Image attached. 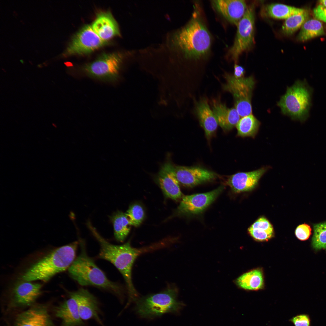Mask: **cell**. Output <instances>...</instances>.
I'll return each instance as SVG.
<instances>
[{"mask_svg": "<svg viewBox=\"0 0 326 326\" xmlns=\"http://www.w3.org/2000/svg\"><path fill=\"white\" fill-rule=\"evenodd\" d=\"M87 225L100 245L98 257L113 264L123 276L128 293V300L126 305L128 306L139 297L132 281V269L134 263L141 254L154 249L151 247L146 248H134L129 242L120 245L111 244L101 236L89 221L88 222Z\"/></svg>", "mask_w": 326, "mask_h": 326, "instance_id": "6da1fadb", "label": "cell"}, {"mask_svg": "<svg viewBox=\"0 0 326 326\" xmlns=\"http://www.w3.org/2000/svg\"><path fill=\"white\" fill-rule=\"evenodd\" d=\"M199 12L195 8L189 22L171 39L172 46L187 59H202L210 50L211 36Z\"/></svg>", "mask_w": 326, "mask_h": 326, "instance_id": "7a4b0ae2", "label": "cell"}, {"mask_svg": "<svg viewBox=\"0 0 326 326\" xmlns=\"http://www.w3.org/2000/svg\"><path fill=\"white\" fill-rule=\"evenodd\" d=\"M79 243L73 242L53 250L32 264L22 276L24 281H48L69 268L75 260Z\"/></svg>", "mask_w": 326, "mask_h": 326, "instance_id": "3957f363", "label": "cell"}, {"mask_svg": "<svg viewBox=\"0 0 326 326\" xmlns=\"http://www.w3.org/2000/svg\"><path fill=\"white\" fill-rule=\"evenodd\" d=\"M80 246V254L68 269L70 276L81 286H94L107 290L122 300L124 296L123 288L107 278L88 255L82 242Z\"/></svg>", "mask_w": 326, "mask_h": 326, "instance_id": "277c9868", "label": "cell"}, {"mask_svg": "<svg viewBox=\"0 0 326 326\" xmlns=\"http://www.w3.org/2000/svg\"><path fill=\"white\" fill-rule=\"evenodd\" d=\"M178 291L168 287L159 293L139 297L135 301V309L141 317L152 318L168 313L179 312L184 304L177 299Z\"/></svg>", "mask_w": 326, "mask_h": 326, "instance_id": "5b68a950", "label": "cell"}, {"mask_svg": "<svg viewBox=\"0 0 326 326\" xmlns=\"http://www.w3.org/2000/svg\"><path fill=\"white\" fill-rule=\"evenodd\" d=\"M311 94V89L306 82L297 81L287 87L277 104L283 114L292 119L304 121L308 116Z\"/></svg>", "mask_w": 326, "mask_h": 326, "instance_id": "8992f818", "label": "cell"}, {"mask_svg": "<svg viewBox=\"0 0 326 326\" xmlns=\"http://www.w3.org/2000/svg\"><path fill=\"white\" fill-rule=\"evenodd\" d=\"M224 77L226 82L223 88L232 94L235 108L240 116L243 117L252 114L251 101L255 84L254 77L250 76L237 78L227 73Z\"/></svg>", "mask_w": 326, "mask_h": 326, "instance_id": "52a82bcc", "label": "cell"}, {"mask_svg": "<svg viewBox=\"0 0 326 326\" xmlns=\"http://www.w3.org/2000/svg\"><path fill=\"white\" fill-rule=\"evenodd\" d=\"M122 54L104 53L81 68V71L89 77L104 81L113 82L118 78L123 60Z\"/></svg>", "mask_w": 326, "mask_h": 326, "instance_id": "ba28073f", "label": "cell"}, {"mask_svg": "<svg viewBox=\"0 0 326 326\" xmlns=\"http://www.w3.org/2000/svg\"><path fill=\"white\" fill-rule=\"evenodd\" d=\"M255 7L247 6L245 13L237 27L236 35L232 46L229 50V57L237 62L240 55L250 49L254 42Z\"/></svg>", "mask_w": 326, "mask_h": 326, "instance_id": "9c48e42d", "label": "cell"}, {"mask_svg": "<svg viewBox=\"0 0 326 326\" xmlns=\"http://www.w3.org/2000/svg\"><path fill=\"white\" fill-rule=\"evenodd\" d=\"M107 43L94 32L91 26L86 25L73 37L65 54L67 56L87 54Z\"/></svg>", "mask_w": 326, "mask_h": 326, "instance_id": "30bf717a", "label": "cell"}, {"mask_svg": "<svg viewBox=\"0 0 326 326\" xmlns=\"http://www.w3.org/2000/svg\"><path fill=\"white\" fill-rule=\"evenodd\" d=\"M224 188L222 185L209 192L183 197L177 209V213L194 215L201 213L214 201Z\"/></svg>", "mask_w": 326, "mask_h": 326, "instance_id": "8fae6325", "label": "cell"}, {"mask_svg": "<svg viewBox=\"0 0 326 326\" xmlns=\"http://www.w3.org/2000/svg\"><path fill=\"white\" fill-rule=\"evenodd\" d=\"M24 281L18 284L13 289L8 304L10 309L30 307L40 294L41 284Z\"/></svg>", "mask_w": 326, "mask_h": 326, "instance_id": "7c38bea8", "label": "cell"}, {"mask_svg": "<svg viewBox=\"0 0 326 326\" xmlns=\"http://www.w3.org/2000/svg\"><path fill=\"white\" fill-rule=\"evenodd\" d=\"M174 171L179 183L187 187L212 181L217 176L213 172L198 167L174 166Z\"/></svg>", "mask_w": 326, "mask_h": 326, "instance_id": "4fadbf2b", "label": "cell"}, {"mask_svg": "<svg viewBox=\"0 0 326 326\" xmlns=\"http://www.w3.org/2000/svg\"><path fill=\"white\" fill-rule=\"evenodd\" d=\"M13 326H54L48 307L33 305L16 316Z\"/></svg>", "mask_w": 326, "mask_h": 326, "instance_id": "5bb4252c", "label": "cell"}, {"mask_svg": "<svg viewBox=\"0 0 326 326\" xmlns=\"http://www.w3.org/2000/svg\"><path fill=\"white\" fill-rule=\"evenodd\" d=\"M71 292L76 299L79 315L82 320L94 319L101 326H105L100 317L99 302L93 295L83 288Z\"/></svg>", "mask_w": 326, "mask_h": 326, "instance_id": "9a60e30c", "label": "cell"}, {"mask_svg": "<svg viewBox=\"0 0 326 326\" xmlns=\"http://www.w3.org/2000/svg\"><path fill=\"white\" fill-rule=\"evenodd\" d=\"M155 179L166 197L175 200L183 197L179 183L174 173V166L170 162L162 165Z\"/></svg>", "mask_w": 326, "mask_h": 326, "instance_id": "2e32d148", "label": "cell"}, {"mask_svg": "<svg viewBox=\"0 0 326 326\" xmlns=\"http://www.w3.org/2000/svg\"><path fill=\"white\" fill-rule=\"evenodd\" d=\"M267 169L266 167H262L252 171L237 173L229 177L227 184L235 193L251 191L257 186Z\"/></svg>", "mask_w": 326, "mask_h": 326, "instance_id": "e0dca14e", "label": "cell"}, {"mask_svg": "<svg viewBox=\"0 0 326 326\" xmlns=\"http://www.w3.org/2000/svg\"><path fill=\"white\" fill-rule=\"evenodd\" d=\"M69 298L56 307L55 315L61 321L60 326H85L81 318L75 298L69 293Z\"/></svg>", "mask_w": 326, "mask_h": 326, "instance_id": "ac0fdd59", "label": "cell"}, {"mask_svg": "<svg viewBox=\"0 0 326 326\" xmlns=\"http://www.w3.org/2000/svg\"><path fill=\"white\" fill-rule=\"evenodd\" d=\"M211 2L219 13L230 23L236 26L247 8L245 0H213Z\"/></svg>", "mask_w": 326, "mask_h": 326, "instance_id": "d6986e66", "label": "cell"}, {"mask_svg": "<svg viewBox=\"0 0 326 326\" xmlns=\"http://www.w3.org/2000/svg\"><path fill=\"white\" fill-rule=\"evenodd\" d=\"M91 26L94 32L105 41L120 35L118 24L109 11L98 13Z\"/></svg>", "mask_w": 326, "mask_h": 326, "instance_id": "ffe728a7", "label": "cell"}, {"mask_svg": "<svg viewBox=\"0 0 326 326\" xmlns=\"http://www.w3.org/2000/svg\"><path fill=\"white\" fill-rule=\"evenodd\" d=\"M213 106V111L218 124L223 129L230 130L236 126L240 116L235 108H229L224 104L215 101Z\"/></svg>", "mask_w": 326, "mask_h": 326, "instance_id": "44dd1931", "label": "cell"}, {"mask_svg": "<svg viewBox=\"0 0 326 326\" xmlns=\"http://www.w3.org/2000/svg\"><path fill=\"white\" fill-rule=\"evenodd\" d=\"M196 112L206 136L210 138L216 130L218 123L206 100H202L197 104Z\"/></svg>", "mask_w": 326, "mask_h": 326, "instance_id": "7402d4cb", "label": "cell"}, {"mask_svg": "<svg viewBox=\"0 0 326 326\" xmlns=\"http://www.w3.org/2000/svg\"><path fill=\"white\" fill-rule=\"evenodd\" d=\"M249 235L255 241H267L274 235L273 225L265 217L259 218L248 229Z\"/></svg>", "mask_w": 326, "mask_h": 326, "instance_id": "603a6c76", "label": "cell"}, {"mask_svg": "<svg viewBox=\"0 0 326 326\" xmlns=\"http://www.w3.org/2000/svg\"><path fill=\"white\" fill-rule=\"evenodd\" d=\"M239 287L246 290H257L263 288L264 276L262 271L255 269L245 273L235 281Z\"/></svg>", "mask_w": 326, "mask_h": 326, "instance_id": "cb8c5ba5", "label": "cell"}, {"mask_svg": "<svg viewBox=\"0 0 326 326\" xmlns=\"http://www.w3.org/2000/svg\"><path fill=\"white\" fill-rule=\"evenodd\" d=\"M113 227L114 235L116 239L122 242L124 241L130 230L131 226L126 213L117 211L110 217Z\"/></svg>", "mask_w": 326, "mask_h": 326, "instance_id": "d4e9b609", "label": "cell"}, {"mask_svg": "<svg viewBox=\"0 0 326 326\" xmlns=\"http://www.w3.org/2000/svg\"><path fill=\"white\" fill-rule=\"evenodd\" d=\"M300 8L279 4L273 3L265 6L264 8V14L273 18L286 19L291 16L300 11Z\"/></svg>", "mask_w": 326, "mask_h": 326, "instance_id": "484cf974", "label": "cell"}, {"mask_svg": "<svg viewBox=\"0 0 326 326\" xmlns=\"http://www.w3.org/2000/svg\"><path fill=\"white\" fill-rule=\"evenodd\" d=\"M260 124V122L252 114L242 117L236 126L237 135L254 138L258 131Z\"/></svg>", "mask_w": 326, "mask_h": 326, "instance_id": "4316f807", "label": "cell"}, {"mask_svg": "<svg viewBox=\"0 0 326 326\" xmlns=\"http://www.w3.org/2000/svg\"><path fill=\"white\" fill-rule=\"evenodd\" d=\"M324 31L321 22L319 20L312 19L307 20L302 26L297 39L302 42L322 35Z\"/></svg>", "mask_w": 326, "mask_h": 326, "instance_id": "83f0119b", "label": "cell"}, {"mask_svg": "<svg viewBox=\"0 0 326 326\" xmlns=\"http://www.w3.org/2000/svg\"><path fill=\"white\" fill-rule=\"evenodd\" d=\"M308 15L307 10L302 9L299 12L286 19L282 27L283 33L286 36L292 34L307 20Z\"/></svg>", "mask_w": 326, "mask_h": 326, "instance_id": "f1b7e54d", "label": "cell"}, {"mask_svg": "<svg viewBox=\"0 0 326 326\" xmlns=\"http://www.w3.org/2000/svg\"><path fill=\"white\" fill-rule=\"evenodd\" d=\"M312 240L313 248L316 250L326 249V221L314 224Z\"/></svg>", "mask_w": 326, "mask_h": 326, "instance_id": "f546056e", "label": "cell"}, {"mask_svg": "<svg viewBox=\"0 0 326 326\" xmlns=\"http://www.w3.org/2000/svg\"><path fill=\"white\" fill-rule=\"evenodd\" d=\"M129 220L130 225L137 227L142 223L145 217V212L142 207L140 204L135 203L129 207L126 213Z\"/></svg>", "mask_w": 326, "mask_h": 326, "instance_id": "4dcf8cb0", "label": "cell"}, {"mask_svg": "<svg viewBox=\"0 0 326 326\" xmlns=\"http://www.w3.org/2000/svg\"><path fill=\"white\" fill-rule=\"evenodd\" d=\"M312 229L310 226L304 223L299 225L296 228L295 235L299 240L304 241L309 238L311 234Z\"/></svg>", "mask_w": 326, "mask_h": 326, "instance_id": "1f68e13d", "label": "cell"}, {"mask_svg": "<svg viewBox=\"0 0 326 326\" xmlns=\"http://www.w3.org/2000/svg\"><path fill=\"white\" fill-rule=\"evenodd\" d=\"M290 321L295 326H311V320L306 314L298 315L291 318Z\"/></svg>", "mask_w": 326, "mask_h": 326, "instance_id": "d6a6232c", "label": "cell"}, {"mask_svg": "<svg viewBox=\"0 0 326 326\" xmlns=\"http://www.w3.org/2000/svg\"><path fill=\"white\" fill-rule=\"evenodd\" d=\"M313 13L316 19L326 23V8L319 5L314 8Z\"/></svg>", "mask_w": 326, "mask_h": 326, "instance_id": "836d02e7", "label": "cell"}, {"mask_svg": "<svg viewBox=\"0 0 326 326\" xmlns=\"http://www.w3.org/2000/svg\"><path fill=\"white\" fill-rule=\"evenodd\" d=\"M245 70L242 66L235 64L234 66V74L233 75L237 78L244 77Z\"/></svg>", "mask_w": 326, "mask_h": 326, "instance_id": "e575fe53", "label": "cell"}, {"mask_svg": "<svg viewBox=\"0 0 326 326\" xmlns=\"http://www.w3.org/2000/svg\"><path fill=\"white\" fill-rule=\"evenodd\" d=\"M320 5L326 8V0H321L319 1Z\"/></svg>", "mask_w": 326, "mask_h": 326, "instance_id": "d590c367", "label": "cell"}, {"mask_svg": "<svg viewBox=\"0 0 326 326\" xmlns=\"http://www.w3.org/2000/svg\"><path fill=\"white\" fill-rule=\"evenodd\" d=\"M20 62H21V63H24V61H23V60L22 59H21V60H20Z\"/></svg>", "mask_w": 326, "mask_h": 326, "instance_id": "8d00e7d4", "label": "cell"}]
</instances>
